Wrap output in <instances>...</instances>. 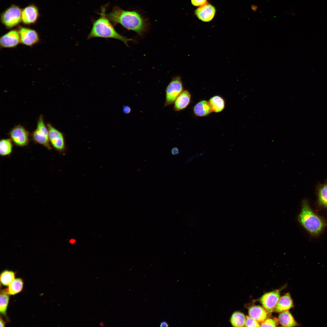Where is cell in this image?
<instances>
[{"mask_svg":"<svg viewBox=\"0 0 327 327\" xmlns=\"http://www.w3.org/2000/svg\"><path fill=\"white\" fill-rule=\"evenodd\" d=\"M168 326L169 325L165 321L161 322L160 325V327H168Z\"/></svg>","mask_w":327,"mask_h":327,"instance_id":"cell-32","label":"cell"},{"mask_svg":"<svg viewBox=\"0 0 327 327\" xmlns=\"http://www.w3.org/2000/svg\"><path fill=\"white\" fill-rule=\"evenodd\" d=\"M31 136L35 143L42 145L48 150L52 149L49 140L48 129L42 114L39 116L36 128L32 132Z\"/></svg>","mask_w":327,"mask_h":327,"instance_id":"cell-4","label":"cell"},{"mask_svg":"<svg viewBox=\"0 0 327 327\" xmlns=\"http://www.w3.org/2000/svg\"><path fill=\"white\" fill-rule=\"evenodd\" d=\"M0 311L4 315H6V311L9 300L8 295L2 292L0 294Z\"/></svg>","mask_w":327,"mask_h":327,"instance_id":"cell-25","label":"cell"},{"mask_svg":"<svg viewBox=\"0 0 327 327\" xmlns=\"http://www.w3.org/2000/svg\"><path fill=\"white\" fill-rule=\"evenodd\" d=\"M122 110L123 112L126 114H129L131 111L130 107L127 105L124 106L123 107Z\"/></svg>","mask_w":327,"mask_h":327,"instance_id":"cell-29","label":"cell"},{"mask_svg":"<svg viewBox=\"0 0 327 327\" xmlns=\"http://www.w3.org/2000/svg\"><path fill=\"white\" fill-rule=\"evenodd\" d=\"M293 307L292 300L289 293L279 298L275 309L276 312L288 310Z\"/></svg>","mask_w":327,"mask_h":327,"instance_id":"cell-17","label":"cell"},{"mask_svg":"<svg viewBox=\"0 0 327 327\" xmlns=\"http://www.w3.org/2000/svg\"><path fill=\"white\" fill-rule=\"evenodd\" d=\"M316 202L320 208L327 209V181L318 184L316 189Z\"/></svg>","mask_w":327,"mask_h":327,"instance_id":"cell-14","label":"cell"},{"mask_svg":"<svg viewBox=\"0 0 327 327\" xmlns=\"http://www.w3.org/2000/svg\"><path fill=\"white\" fill-rule=\"evenodd\" d=\"M277 324L276 322L271 319H266L261 323L260 326L276 327Z\"/></svg>","mask_w":327,"mask_h":327,"instance_id":"cell-27","label":"cell"},{"mask_svg":"<svg viewBox=\"0 0 327 327\" xmlns=\"http://www.w3.org/2000/svg\"><path fill=\"white\" fill-rule=\"evenodd\" d=\"M20 43L19 32L16 30L9 31L2 36L0 39V46L2 48H13Z\"/></svg>","mask_w":327,"mask_h":327,"instance_id":"cell-10","label":"cell"},{"mask_svg":"<svg viewBox=\"0 0 327 327\" xmlns=\"http://www.w3.org/2000/svg\"><path fill=\"white\" fill-rule=\"evenodd\" d=\"M21 12L22 10L18 7L12 5L2 13V22L8 28L15 26L21 21Z\"/></svg>","mask_w":327,"mask_h":327,"instance_id":"cell-6","label":"cell"},{"mask_svg":"<svg viewBox=\"0 0 327 327\" xmlns=\"http://www.w3.org/2000/svg\"><path fill=\"white\" fill-rule=\"evenodd\" d=\"M10 138L16 146L23 147L29 143V132L23 126L18 124L15 126L8 134Z\"/></svg>","mask_w":327,"mask_h":327,"instance_id":"cell-8","label":"cell"},{"mask_svg":"<svg viewBox=\"0 0 327 327\" xmlns=\"http://www.w3.org/2000/svg\"><path fill=\"white\" fill-rule=\"evenodd\" d=\"M171 153L173 155H177L179 154V149L177 147H173L172 149L171 150Z\"/></svg>","mask_w":327,"mask_h":327,"instance_id":"cell-30","label":"cell"},{"mask_svg":"<svg viewBox=\"0 0 327 327\" xmlns=\"http://www.w3.org/2000/svg\"><path fill=\"white\" fill-rule=\"evenodd\" d=\"M21 43L27 46H32L39 41V35L35 30L21 27L18 30Z\"/></svg>","mask_w":327,"mask_h":327,"instance_id":"cell-9","label":"cell"},{"mask_svg":"<svg viewBox=\"0 0 327 327\" xmlns=\"http://www.w3.org/2000/svg\"><path fill=\"white\" fill-rule=\"evenodd\" d=\"M213 111L216 113L221 111L225 107L224 99L219 96L212 97L209 101Z\"/></svg>","mask_w":327,"mask_h":327,"instance_id":"cell-23","label":"cell"},{"mask_svg":"<svg viewBox=\"0 0 327 327\" xmlns=\"http://www.w3.org/2000/svg\"><path fill=\"white\" fill-rule=\"evenodd\" d=\"M249 316L258 322L262 323L267 318V313L266 309L259 306H254L249 308Z\"/></svg>","mask_w":327,"mask_h":327,"instance_id":"cell-16","label":"cell"},{"mask_svg":"<svg viewBox=\"0 0 327 327\" xmlns=\"http://www.w3.org/2000/svg\"><path fill=\"white\" fill-rule=\"evenodd\" d=\"M23 282L20 278L15 279L8 286V287L2 292L8 295H14L22 290Z\"/></svg>","mask_w":327,"mask_h":327,"instance_id":"cell-20","label":"cell"},{"mask_svg":"<svg viewBox=\"0 0 327 327\" xmlns=\"http://www.w3.org/2000/svg\"><path fill=\"white\" fill-rule=\"evenodd\" d=\"M193 111L197 116L204 117L208 115L213 111L209 102L202 100L195 105L193 108Z\"/></svg>","mask_w":327,"mask_h":327,"instance_id":"cell-18","label":"cell"},{"mask_svg":"<svg viewBox=\"0 0 327 327\" xmlns=\"http://www.w3.org/2000/svg\"><path fill=\"white\" fill-rule=\"evenodd\" d=\"M245 326L259 327L260 325L257 321L247 316L246 317Z\"/></svg>","mask_w":327,"mask_h":327,"instance_id":"cell-26","label":"cell"},{"mask_svg":"<svg viewBox=\"0 0 327 327\" xmlns=\"http://www.w3.org/2000/svg\"><path fill=\"white\" fill-rule=\"evenodd\" d=\"M183 89L181 78L179 76L173 78L166 89L164 107L173 104Z\"/></svg>","mask_w":327,"mask_h":327,"instance_id":"cell-7","label":"cell"},{"mask_svg":"<svg viewBox=\"0 0 327 327\" xmlns=\"http://www.w3.org/2000/svg\"><path fill=\"white\" fill-rule=\"evenodd\" d=\"M298 220L303 227L313 236H317L327 226V222L311 209L306 199L302 202L301 211Z\"/></svg>","mask_w":327,"mask_h":327,"instance_id":"cell-3","label":"cell"},{"mask_svg":"<svg viewBox=\"0 0 327 327\" xmlns=\"http://www.w3.org/2000/svg\"><path fill=\"white\" fill-rule=\"evenodd\" d=\"M278 320L279 323L284 327H293L298 325L292 314L288 310L281 312L279 314Z\"/></svg>","mask_w":327,"mask_h":327,"instance_id":"cell-19","label":"cell"},{"mask_svg":"<svg viewBox=\"0 0 327 327\" xmlns=\"http://www.w3.org/2000/svg\"><path fill=\"white\" fill-rule=\"evenodd\" d=\"M13 143L10 138L2 139L0 141V154L2 157L10 155L13 150Z\"/></svg>","mask_w":327,"mask_h":327,"instance_id":"cell-21","label":"cell"},{"mask_svg":"<svg viewBox=\"0 0 327 327\" xmlns=\"http://www.w3.org/2000/svg\"><path fill=\"white\" fill-rule=\"evenodd\" d=\"M279 296L278 291H272L264 294L261 297L260 300L266 310L268 312H271L275 310Z\"/></svg>","mask_w":327,"mask_h":327,"instance_id":"cell-11","label":"cell"},{"mask_svg":"<svg viewBox=\"0 0 327 327\" xmlns=\"http://www.w3.org/2000/svg\"><path fill=\"white\" fill-rule=\"evenodd\" d=\"M191 99L190 94L187 90L183 91L175 100L173 109L179 111L185 108L189 104Z\"/></svg>","mask_w":327,"mask_h":327,"instance_id":"cell-15","label":"cell"},{"mask_svg":"<svg viewBox=\"0 0 327 327\" xmlns=\"http://www.w3.org/2000/svg\"><path fill=\"white\" fill-rule=\"evenodd\" d=\"M192 4L194 6L202 5L206 3V0H191Z\"/></svg>","mask_w":327,"mask_h":327,"instance_id":"cell-28","label":"cell"},{"mask_svg":"<svg viewBox=\"0 0 327 327\" xmlns=\"http://www.w3.org/2000/svg\"><path fill=\"white\" fill-rule=\"evenodd\" d=\"M99 325L100 326H103L104 325V323L103 322H100Z\"/></svg>","mask_w":327,"mask_h":327,"instance_id":"cell-35","label":"cell"},{"mask_svg":"<svg viewBox=\"0 0 327 327\" xmlns=\"http://www.w3.org/2000/svg\"><path fill=\"white\" fill-rule=\"evenodd\" d=\"M107 5H105L102 7L100 17L93 22L88 39L94 38L115 39L122 41L128 46V42L133 40L121 35L115 30L105 14Z\"/></svg>","mask_w":327,"mask_h":327,"instance_id":"cell-2","label":"cell"},{"mask_svg":"<svg viewBox=\"0 0 327 327\" xmlns=\"http://www.w3.org/2000/svg\"><path fill=\"white\" fill-rule=\"evenodd\" d=\"M246 320V318L243 313L236 311L232 314L230 321L233 326L241 327L245 326Z\"/></svg>","mask_w":327,"mask_h":327,"instance_id":"cell-22","label":"cell"},{"mask_svg":"<svg viewBox=\"0 0 327 327\" xmlns=\"http://www.w3.org/2000/svg\"><path fill=\"white\" fill-rule=\"evenodd\" d=\"M15 279V274L12 271L5 270L1 274V282L4 286H8Z\"/></svg>","mask_w":327,"mask_h":327,"instance_id":"cell-24","label":"cell"},{"mask_svg":"<svg viewBox=\"0 0 327 327\" xmlns=\"http://www.w3.org/2000/svg\"><path fill=\"white\" fill-rule=\"evenodd\" d=\"M38 15L37 8L33 5H29L22 10L21 21L26 25L34 23L36 22Z\"/></svg>","mask_w":327,"mask_h":327,"instance_id":"cell-13","label":"cell"},{"mask_svg":"<svg viewBox=\"0 0 327 327\" xmlns=\"http://www.w3.org/2000/svg\"><path fill=\"white\" fill-rule=\"evenodd\" d=\"M76 240L75 239H72L70 240L69 242L70 244H73L76 242Z\"/></svg>","mask_w":327,"mask_h":327,"instance_id":"cell-34","label":"cell"},{"mask_svg":"<svg viewBox=\"0 0 327 327\" xmlns=\"http://www.w3.org/2000/svg\"><path fill=\"white\" fill-rule=\"evenodd\" d=\"M46 125L48 131L49 140L52 147L61 154H64L67 148L64 134L50 123H47Z\"/></svg>","mask_w":327,"mask_h":327,"instance_id":"cell-5","label":"cell"},{"mask_svg":"<svg viewBox=\"0 0 327 327\" xmlns=\"http://www.w3.org/2000/svg\"><path fill=\"white\" fill-rule=\"evenodd\" d=\"M251 8L253 11L254 12H255L257 11L258 7L256 5L252 4L251 5Z\"/></svg>","mask_w":327,"mask_h":327,"instance_id":"cell-31","label":"cell"},{"mask_svg":"<svg viewBox=\"0 0 327 327\" xmlns=\"http://www.w3.org/2000/svg\"><path fill=\"white\" fill-rule=\"evenodd\" d=\"M106 15L114 25L120 24L140 35H142L147 30V19L137 11L124 10L116 5Z\"/></svg>","mask_w":327,"mask_h":327,"instance_id":"cell-1","label":"cell"},{"mask_svg":"<svg viewBox=\"0 0 327 327\" xmlns=\"http://www.w3.org/2000/svg\"><path fill=\"white\" fill-rule=\"evenodd\" d=\"M215 12L216 9L214 7L206 2L198 8L195 11V14L200 20L204 22H208L213 19Z\"/></svg>","mask_w":327,"mask_h":327,"instance_id":"cell-12","label":"cell"},{"mask_svg":"<svg viewBox=\"0 0 327 327\" xmlns=\"http://www.w3.org/2000/svg\"><path fill=\"white\" fill-rule=\"evenodd\" d=\"M0 322L1 327H3L5 326V322L1 317H0Z\"/></svg>","mask_w":327,"mask_h":327,"instance_id":"cell-33","label":"cell"}]
</instances>
